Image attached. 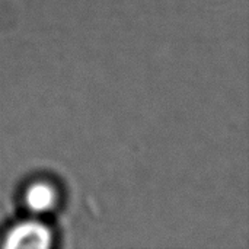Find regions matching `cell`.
Returning a JSON list of instances; mask_svg holds the SVG:
<instances>
[{
    "label": "cell",
    "mask_w": 249,
    "mask_h": 249,
    "mask_svg": "<svg viewBox=\"0 0 249 249\" xmlns=\"http://www.w3.org/2000/svg\"><path fill=\"white\" fill-rule=\"evenodd\" d=\"M26 203L32 210L36 212L48 210L55 203V191L48 184L44 182L34 184L26 193Z\"/></svg>",
    "instance_id": "obj_2"
},
{
    "label": "cell",
    "mask_w": 249,
    "mask_h": 249,
    "mask_svg": "<svg viewBox=\"0 0 249 249\" xmlns=\"http://www.w3.org/2000/svg\"><path fill=\"white\" fill-rule=\"evenodd\" d=\"M50 232L39 223H23L16 226L7 236V248H47Z\"/></svg>",
    "instance_id": "obj_1"
}]
</instances>
